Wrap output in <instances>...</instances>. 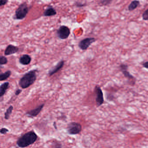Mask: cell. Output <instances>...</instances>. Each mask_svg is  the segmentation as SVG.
Segmentation results:
<instances>
[{
  "mask_svg": "<svg viewBox=\"0 0 148 148\" xmlns=\"http://www.w3.org/2000/svg\"><path fill=\"white\" fill-rule=\"evenodd\" d=\"M38 136L33 130L30 131L21 136L16 142L18 147L25 148L33 144L37 141Z\"/></svg>",
  "mask_w": 148,
  "mask_h": 148,
  "instance_id": "cell-1",
  "label": "cell"
},
{
  "mask_svg": "<svg viewBox=\"0 0 148 148\" xmlns=\"http://www.w3.org/2000/svg\"><path fill=\"white\" fill-rule=\"evenodd\" d=\"M38 71L37 69H34L24 74L19 81V86L22 89H25L33 84L37 79Z\"/></svg>",
  "mask_w": 148,
  "mask_h": 148,
  "instance_id": "cell-2",
  "label": "cell"
},
{
  "mask_svg": "<svg viewBox=\"0 0 148 148\" xmlns=\"http://www.w3.org/2000/svg\"><path fill=\"white\" fill-rule=\"evenodd\" d=\"M30 8L28 7L26 2H24L19 6L18 8L16 9L15 14L13 17V19L16 20H22L26 18Z\"/></svg>",
  "mask_w": 148,
  "mask_h": 148,
  "instance_id": "cell-3",
  "label": "cell"
},
{
  "mask_svg": "<svg viewBox=\"0 0 148 148\" xmlns=\"http://www.w3.org/2000/svg\"><path fill=\"white\" fill-rule=\"evenodd\" d=\"M82 125L77 122H70L66 127V131L69 135H75L79 134L82 131Z\"/></svg>",
  "mask_w": 148,
  "mask_h": 148,
  "instance_id": "cell-4",
  "label": "cell"
},
{
  "mask_svg": "<svg viewBox=\"0 0 148 148\" xmlns=\"http://www.w3.org/2000/svg\"><path fill=\"white\" fill-rule=\"evenodd\" d=\"M128 65L124 64H121L119 66V70L122 72L124 76L128 79L131 85L134 86L136 83V78L128 71Z\"/></svg>",
  "mask_w": 148,
  "mask_h": 148,
  "instance_id": "cell-5",
  "label": "cell"
},
{
  "mask_svg": "<svg viewBox=\"0 0 148 148\" xmlns=\"http://www.w3.org/2000/svg\"><path fill=\"white\" fill-rule=\"evenodd\" d=\"M71 34V30L67 26L62 25L57 31L58 38L61 40H65L68 38Z\"/></svg>",
  "mask_w": 148,
  "mask_h": 148,
  "instance_id": "cell-6",
  "label": "cell"
},
{
  "mask_svg": "<svg viewBox=\"0 0 148 148\" xmlns=\"http://www.w3.org/2000/svg\"><path fill=\"white\" fill-rule=\"evenodd\" d=\"M94 92L96 95V102L97 107L101 106L104 102L103 94L102 89L99 86H96L94 88Z\"/></svg>",
  "mask_w": 148,
  "mask_h": 148,
  "instance_id": "cell-7",
  "label": "cell"
},
{
  "mask_svg": "<svg viewBox=\"0 0 148 148\" xmlns=\"http://www.w3.org/2000/svg\"><path fill=\"white\" fill-rule=\"evenodd\" d=\"M96 41V39L94 38H85L79 41L78 44L79 47L83 51H85Z\"/></svg>",
  "mask_w": 148,
  "mask_h": 148,
  "instance_id": "cell-8",
  "label": "cell"
},
{
  "mask_svg": "<svg viewBox=\"0 0 148 148\" xmlns=\"http://www.w3.org/2000/svg\"><path fill=\"white\" fill-rule=\"evenodd\" d=\"M45 104L42 103L39 105L38 106H37L36 108L34 109H32V110H30L28 111L26 113V115L28 117H30L31 118L35 117H37L39 114H40L42 109L44 108L45 106Z\"/></svg>",
  "mask_w": 148,
  "mask_h": 148,
  "instance_id": "cell-9",
  "label": "cell"
},
{
  "mask_svg": "<svg viewBox=\"0 0 148 148\" xmlns=\"http://www.w3.org/2000/svg\"><path fill=\"white\" fill-rule=\"evenodd\" d=\"M64 63L65 62L64 60H60L54 67L51 68L48 71V73L49 76L51 77L57 73L59 71H60L64 67Z\"/></svg>",
  "mask_w": 148,
  "mask_h": 148,
  "instance_id": "cell-10",
  "label": "cell"
},
{
  "mask_svg": "<svg viewBox=\"0 0 148 148\" xmlns=\"http://www.w3.org/2000/svg\"><path fill=\"white\" fill-rule=\"evenodd\" d=\"M19 48L12 45H9L7 47L4 52L5 56H9L15 54L18 52Z\"/></svg>",
  "mask_w": 148,
  "mask_h": 148,
  "instance_id": "cell-11",
  "label": "cell"
},
{
  "mask_svg": "<svg viewBox=\"0 0 148 148\" xmlns=\"http://www.w3.org/2000/svg\"><path fill=\"white\" fill-rule=\"evenodd\" d=\"M19 63L23 65H27L31 63L32 61V58L28 54H24L20 58Z\"/></svg>",
  "mask_w": 148,
  "mask_h": 148,
  "instance_id": "cell-12",
  "label": "cell"
},
{
  "mask_svg": "<svg viewBox=\"0 0 148 148\" xmlns=\"http://www.w3.org/2000/svg\"><path fill=\"white\" fill-rule=\"evenodd\" d=\"M57 14V12L55 8L52 6H49L45 10L43 13V16L45 17H51Z\"/></svg>",
  "mask_w": 148,
  "mask_h": 148,
  "instance_id": "cell-13",
  "label": "cell"
},
{
  "mask_svg": "<svg viewBox=\"0 0 148 148\" xmlns=\"http://www.w3.org/2000/svg\"><path fill=\"white\" fill-rule=\"evenodd\" d=\"M9 84L8 82H5L1 84L0 86V97L2 98L6 93L7 90L9 87Z\"/></svg>",
  "mask_w": 148,
  "mask_h": 148,
  "instance_id": "cell-14",
  "label": "cell"
},
{
  "mask_svg": "<svg viewBox=\"0 0 148 148\" xmlns=\"http://www.w3.org/2000/svg\"><path fill=\"white\" fill-rule=\"evenodd\" d=\"M139 5H140V1H133L131 2L128 6V10L130 12H132L136 9Z\"/></svg>",
  "mask_w": 148,
  "mask_h": 148,
  "instance_id": "cell-15",
  "label": "cell"
},
{
  "mask_svg": "<svg viewBox=\"0 0 148 148\" xmlns=\"http://www.w3.org/2000/svg\"><path fill=\"white\" fill-rule=\"evenodd\" d=\"M12 75V71H6L3 73H1L0 74V81H3L6 80L10 77Z\"/></svg>",
  "mask_w": 148,
  "mask_h": 148,
  "instance_id": "cell-16",
  "label": "cell"
},
{
  "mask_svg": "<svg viewBox=\"0 0 148 148\" xmlns=\"http://www.w3.org/2000/svg\"><path fill=\"white\" fill-rule=\"evenodd\" d=\"M14 110V107L13 106H10L7 109L6 111L5 112V119L6 120H8L9 119L10 117V116L12 114L13 111Z\"/></svg>",
  "mask_w": 148,
  "mask_h": 148,
  "instance_id": "cell-17",
  "label": "cell"
},
{
  "mask_svg": "<svg viewBox=\"0 0 148 148\" xmlns=\"http://www.w3.org/2000/svg\"><path fill=\"white\" fill-rule=\"evenodd\" d=\"M52 148H62L63 145L62 143L59 141L54 140L52 143Z\"/></svg>",
  "mask_w": 148,
  "mask_h": 148,
  "instance_id": "cell-18",
  "label": "cell"
},
{
  "mask_svg": "<svg viewBox=\"0 0 148 148\" xmlns=\"http://www.w3.org/2000/svg\"><path fill=\"white\" fill-rule=\"evenodd\" d=\"M8 62V60L7 58L6 57L4 56H1L0 57V64L1 65H5Z\"/></svg>",
  "mask_w": 148,
  "mask_h": 148,
  "instance_id": "cell-19",
  "label": "cell"
},
{
  "mask_svg": "<svg viewBox=\"0 0 148 148\" xmlns=\"http://www.w3.org/2000/svg\"><path fill=\"white\" fill-rule=\"evenodd\" d=\"M112 0H102L99 2V4L101 6H108L111 4V3L112 2Z\"/></svg>",
  "mask_w": 148,
  "mask_h": 148,
  "instance_id": "cell-20",
  "label": "cell"
},
{
  "mask_svg": "<svg viewBox=\"0 0 148 148\" xmlns=\"http://www.w3.org/2000/svg\"><path fill=\"white\" fill-rule=\"evenodd\" d=\"M142 18L143 20L148 21V8L143 13Z\"/></svg>",
  "mask_w": 148,
  "mask_h": 148,
  "instance_id": "cell-21",
  "label": "cell"
},
{
  "mask_svg": "<svg viewBox=\"0 0 148 148\" xmlns=\"http://www.w3.org/2000/svg\"><path fill=\"white\" fill-rule=\"evenodd\" d=\"M9 130L8 129H7L6 128H2L0 130V132L1 134H4V135H5L6 134L9 132Z\"/></svg>",
  "mask_w": 148,
  "mask_h": 148,
  "instance_id": "cell-22",
  "label": "cell"
},
{
  "mask_svg": "<svg viewBox=\"0 0 148 148\" xmlns=\"http://www.w3.org/2000/svg\"><path fill=\"white\" fill-rule=\"evenodd\" d=\"M8 1V0H1V2H0V6L1 7L2 6H4L6 5Z\"/></svg>",
  "mask_w": 148,
  "mask_h": 148,
  "instance_id": "cell-23",
  "label": "cell"
},
{
  "mask_svg": "<svg viewBox=\"0 0 148 148\" xmlns=\"http://www.w3.org/2000/svg\"><path fill=\"white\" fill-rule=\"evenodd\" d=\"M21 92H22V90H21V89H17L16 91H15V95H16V96H18V95L21 93Z\"/></svg>",
  "mask_w": 148,
  "mask_h": 148,
  "instance_id": "cell-24",
  "label": "cell"
},
{
  "mask_svg": "<svg viewBox=\"0 0 148 148\" xmlns=\"http://www.w3.org/2000/svg\"><path fill=\"white\" fill-rule=\"evenodd\" d=\"M142 65H143V67H144V68L148 69V61L144 62V63L142 64Z\"/></svg>",
  "mask_w": 148,
  "mask_h": 148,
  "instance_id": "cell-25",
  "label": "cell"
},
{
  "mask_svg": "<svg viewBox=\"0 0 148 148\" xmlns=\"http://www.w3.org/2000/svg\"><path fill=\"white\" fill-rule=\"evenodd\" d=\"M76 6L77 7H84L86 5H85L84 4H83V3H76Z\"/></svg>",
  "mask_w": 148,
  "mask_h": 148,
  "instance_id": "cell-26",
  "label": "cell"
},
{
  "mask_svg": "<svg viewBox=\"0 0 148 148\" xmlns=\"http://www.w3.org/2000/svg\"><path fill=\"white\" fill-rule=\"evenodd\" d=\"M53 126H54V129L57 130L58 129V127H57V123H56V122H54L53 124Z\"/></svg>",
  "mask_w": 148,
  "mask_h": 148,
  "instance_id": "cell-27",
  "label": "cell"
}]
</instances>
